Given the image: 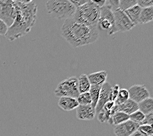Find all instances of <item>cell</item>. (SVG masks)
<instances>
[{
    "label": "cell",
    "instance_id": "cell-1",
    "mask_svg": "<svg viewBox=\"0 0 153 136\" xmlns=\"http://www.w3.org/2000/svg\"><path fill=\"white\" fill-rule=\"evenodd\" d=\"M16 15L13 24L8 28L5 37L13 41L30 32L35 23L37 6L32 2L24 4L20 2H14Z\"/></svg>",
    "mask_w": 153,
    "mask_h": 136
},
{
    "label": "cell",
    "instance_id": "cell-2",
    "mask_svg": "<svg viewBox=\"0 0 153 136\" xmlns=\"http://www.w3.org/2000/svg\"><path fill=\"white\" fill-rule=\"evenodd\" d=\"M61 35L74 48H78L97 41L99 38V32L97 27L80 23L70 18L63 23Z\"/></svg>",
    "mask_w": 153,
    "mask_h": 136
},
{
    "label": "cell",
    "instance_id": "cell-3",
    "mask_svg": "<svg viewBox=\"0 0 153 136\" xmlns=\"http://www.w3.org/2000/svg\"><path fill=\"white\" fill-rule=\"evenodd\" d=\"M100 13V7L99 6L92 2H88L76 8L72 18L80 23L97 27Z\"/></svg>",
    "mask_w": 153,
    "mask_h": 136
},
{
    "label": "cell",
    "instance_id": "cell-4",
    "mask_svg": "<svg viewBox=\"0 0 153 136\" xmlns=\"http://www.w3.org/2000/svg\"><path fill=\"white\" fill-rule=\"evenodd\" d=\"M46 7L50 15L58 19L72 18L76 9L68 0H48Z\"/></svg>",
    "mask_w": 153,
    "mask_h": 136
},
{
    "label": "cell",
    "instance_id": "cell-5",
    "mask_svg": "<svg viewBox=\"0 0 153 136\" xmlns=\"http://www.w3.org/2000/svg\"><path fill=\"white\" fill-rule=\"evenodd\" d=\"M54 94L56 97H72L77 98L79 92L78 79L76 77H71L62 80L58 84Z\"/></svg>",
    "mask_w": 153,
    "mask_h": 136
},
{
    "label": "cell",
    "instance_id": "cell-6",
    "mask_svg": "<svg viewBox=\"0 0 153 136\" xmlns=\"http://www.w3.org/2000/svg\"><path fill=\"white\" fill-rule=\"evenodd\" d=\"M98 26L102 30H108L110 35L115 34L114 11L110 6L104 5L100 7V17L97 26Z\"/></svg>",
    "mask_w": 153,
    "mask_h": 136
},
{
    "label": "cell",
    "instance_id": "cell-7",
    "mask_svg": "<svg viewBox=\"0 0 153 136\" xmlns=\"http://www.w3.org/2000/svg\"><path fill=\"white\" fill-rule=\"evenodd\" d=\"M113 11L115 20V33L128 32L136 26L121 9L118 8Z\"/></svg>",
    "mask_w": 153,
    "mask_h": 136
},
{
    "label": "cell",
    "instance_id": "cell-8",
    "mask_svg": "<svg viewBox=\"0 0 153 136\" xmlns=\"http://www.w3.org/2000/svg\"><path fill=\"white\" fill-rule=\"evenodd\" d=\"M140 124L128 120L114 126V131L116 136H130L137 131Z\"/></svg>",
    "mask_w": 153,
    "mask_h": 136
},
{
    "label": "cell",
    "instance_id": "cell-9",
    "mask_svg": "<svg viewBox=\"0 0 153 136\" xmlns=\"http://www.w3.org/2000/svg\"><path fill=\"white\" fill-rule=\"evenodd\" d=\"M129 98L136 103H140L149 97H150V92L145 86L142 84H134L128 90Z\"/></svg>",
    "mask_w": 153,
    "mask_h": 136
},
{
    "label": "cell",
    "instance_id": "cell-10",
    "mask_svg": "<svg viewBox=\"0 0 153 136\" xmlns=\"http://www.w3.org/2000/svg\"><path fill=\"white\" fill-rule=\"evenodd\" d=\"M16 12L14 5H5L0 3V19L9 27L13 23Z\"/></svg>",
    "mask_w": 153,
    "mask_h": 136
},
{
    "label": "cell",
    "instance_id": "cell-11",
    "mask_svg": "<svg viewBox=\"0 0 153 136\" xmlns=\"http://www.w3.org/2000/svg\"><path fill=\"white\" fill-rule=\"evenodd\" d=\"M111 86H112L111 84L108 82L104 83L102 85L100 92L99 98H98V103L95 108L96 114H98L99 113L101 110L103 109V107L105 103L110 100V95Z\"/></svg>",
    "mask_w": 153,
    "mask_h": 136
},
{
    "label": "cell",
    "instance_id": "cell-12",
    "mask_svg": "<svg viewBox=\"0 0 153 136\" xmlns=\"http://www.w3.org/2000/svg\"><path fill=\"white\" fill-rule=\"evenodd\" d=\"M76 109V117L81 120H92L96 115L95 109L91 105H79Z\"/></svg>",
    "mask_w": 153,
    "mask_h": 136
},
{
    "label": "cell",
    "instance_id": "cell-13",
    "mask_svg": "<svg viewBox=\"0 0 153 136\" xmlns=\"http://www.w3.org/2000/svg\"><path fill=\"white\" fill-rule=\"evenodd\" d=\"M58 106L65 111H71L79 106L77 99L72 97H61L58 101Z\"/></svg>",
    "mask_w": 153,
    "mask_h": 136
},
{
    "label": "cell",
    "instance_id": "cell-14",
    "mask_svg": "<svg viewBox=\"0 0 153 136\" xmlns=\"http://www.w3.org/2000/svg\"><path fill=\"white\" fill-rule=\"evenodd\" d=\"M87 76L91 85L102 86L104 83L106 82L108 73L105 71L102 70L91 73Z\"/></svg>",
    "mask_w": 153,
    "mask_h": 136
},
{
    "label": "cell",
    "instance_id": "cell-15",
    "mask_svg": "<svg viewBox=\"0 0 153 136\" xmlns=\"http://www.w3.org/2000/svg\"><path fill=\"white\" fill-rule=\"evenodd\" d=\"M117 111L123 112L128 115L139 110L137 103L130 100V98L125 102H124L123 104L117 105Z\"/></svg>",
    "mask_w": 153,
    "mask_h": 136
},
{
    "label": "cell",
    "instance_id": "cell-16",
    "mask_svg": "<svg viewBox=\"0 0 153 136\" xmlns=\"http://www.w3.org/2000/svg\"><path fill=\"white\" fill-rule=\"evenodd\" d=\"M141 9V7L137 4L124 11V12L126 14V16L129 18V19L132 21V23L135 26H136L138 24V20H139Z\"/></svg>",
    "mask_w": 153,
    "mask_h": 136
},
{
    "label": "cell",
    "instance_id": "cell-17",
    "mask_svg": "<svg viewBox=\"0 0 153 136\" xmlns=\"http://www.w3.org/2000/svg\"><path fill=\"white\" fill-rule=\"evenodd\" d=\"M153 20L152 6L142 8L140 16L138 20V24H145L151 23Z\"/></svg>",
    "mask_w": 153,
    "mask_h": 136
},
{
    "label": "cell",
    "instance_id": "cell-18",
    "mask_svg": "<svg viewBox=\"0 0 153 136\" xmlns=\"http://www.w3.org/2000/svg\"><path fill=\"white\" fill-rule=\"evenodd\" d=\"M78 84L79 94L89 92L90 88L91 86V84L87 75L85 74V73H83V74L80 75L78 79Z\"/></svg>",
    "mask_w": 153,
    "mask_h": 136
},
{
    "label": "cell",
    "instance_id": "cell-19",
    "mask_svg": "<svg viewBox=\"0 0 153 136\" xmlns=\"http://www.w3.org/2000/svg\"><path fill=\"white\" fill-rule=\"evenodd\" d=\"M138 109L145 115L153 113V100L149 97L141 102L138 103Z\"/></svg>",
    "mask_w": 153,
    "mask_h": 136
},
{
    "label": "cell",
    "instance_id": "cell-20",
    "mask_svg": "<svg viewBox=\"0 0 153 136\" xmlns=\"http://www.w3.org/2000/svg\"><path fill=\"white\" fill-rule=\"evenodd\" d=\"M129 120V115L127 114L121 112V111H117L114 114L110 120L108 121V123L112 126H116L121 124L124 122Z\"/></svg>",
    "mask_w": 153,
    "mask_h": 136
},
{
    "label": "cell",
    "instance_id": "cell-21",
    "mask_svg": "<svg viewBox=\"0 0 153 136\" xmlns=\"http://www.w3.org/2000/svg\"><path fill=\"white\" fill-rule=\"evenodd\" d=\"M101 86H102L99 85H91L89 91L91 98V105L94 109L96 108L98 98H99Z\"/></svg>",
    "mask_w": 153,
    "mask_h": 136
},
{
    "label": "cell",
    "instance_id": "cell-22",
    "mask_svg": "<svg viewBox=\"0 0 153 136\" xmlns=\"http://www.w3.org/2000/svg\"><path fill=\"white\" fill-rule=\"evenodd\" d=\"M129 99L128 90L126 89H120L119 93L115 101V104L117 105H121Z\"/></svg>",
    "mask_w": 153,
    "mask_h": 136
},
{
    "label": "cell",
    "instance_id": "cell-23",
    "mask_svg": "<svg viewBox=\"0 0 153 136\" xmlns=\"http://www.w3.org/2000/svg\"><path fill=\"white\" fill-rule=\"evenodd\" d=\"M76 99L79 105H88L91 104V98L89 92L80 93Z\"/></svg>",
    "mask_w": 153,
    "mask_h": 136
},
{
    "label": "cell",
    "instance_id": "cell-24",
    "mask_svg": "<svg viewBox=\"0 0 153 136\" xmlns=\"http://www.w3.org/2000/svg\"><path fill=\"white\" fill-rule=\"evenodd\" d=\"M145 117V115L140 111V110L135 111L134 113H132L129 115V120L133 121V122L139 124L141 125V122H143Z\"/></svg>",
    "mask_w": 153,
    "mask_h": 136
},
{
    "label": "cell",
    "instance_id": "cell-25",
    "mask_svg": "<svg viewBox=\"0 0 153 136\" xmlns=\"http://www.w3.org/2000/svg\"><path fill=\"white\" fill-rule=\"evenodd\" d=\"M137 4V0H119V8L124 11L130 7H132Z\"/></svg>",
    "mask_w": 153,
    "mask_h": 136
},
{
    "label": "cell",
    "instance_id": "cell-26",
    "mask_svg": "<svg viewBox=\"0 0 153 136\" xmlns=\"http://www.w3.org/2000/svg\"><path fill=\"white\" fill-rule=\"evenodd\" d=\"M111 118V113L110 111H105L102 109L101 111L98 113V119L100 122H106L110 120Z\"/></svg>",
    "mask_w": 153,
    "mask_h": 136
},
{
    "label": "cell",
    "instance_id": "cell-27",
    "mask_svg": "<svg viewBox=\"0 0 153 136\" xmlns=\"http://www.w3.org/2000/svg\"><path fill=\"white\" fill-rule=\"evenodd\" d=\"M137 130L141 131L148 136H152L153 135V128L152 125L149 124H141L138 127Z\"/></svg>",
    "mask_w": 153,
    "mask_h": 136
},
{
    "label": "cell",
    "instance_id": "cell-28",
    "mask_svg": "<svg viewBox=\"0 0 153 136\" xmlns=\"http://www.w3.org/2000/svg\"><path fill=\"white\" fill-rule=\"evenodd\" d=\"M119 86L118 84H115L113 86H111V91H110V100L109 101H115L119 91Z\"/></svg>",
    "mask_w": 153,
    "mask_h": 136
},
{
    "label": "cell",
    "instance_id": "cell-29",
    "mask_svg": "<svg viewBox=\"0 0 153 136\" xmlns=\"http://www.w3.org/2000/svg\"><path fill=\"white\" fill-rule=\"evenodd\" d=\"M137 5H140L141 8L152 6L153 0H137Z\"/></svg>",
    "mask_w": 153,
    "mask_h": 136
},
{
    "label": "cell",
    "instance_id": "cell-30",
    "mask_svg": "<svg viewBox=\"0 0 153 136\" xmlns=\"http://www.w3.org/2000/svg\"><path fill=\"white\" fill-rule=\"evenodd\" d=\"M119 0H106L105 5L110 6L113 11L119 8Z\"/></svg>",
    "mask_w": 153,
    "mask_h": 136
},
{
    "label": "cell",
    "instance_id": "cell-31",
    "mask_svg": "<svg viewBox=\"0 0 153 136\" xmlns=\"http://www.w3.org/2000/svg\"><path fill=\"white\" fill-rule=\"evenodd\" d=\"M152 122H153V113H151L145 115V119L141 124H149V125H152Z\"/></svg>",
    "mask_w": 153,
    "mask_h": 136
},
{
    "label": "cell",
    "instance_id": "cell-32",
    "mask_svg": "<svg viewBox=\"0 0 153 136\" xmlns=\"http://www.w3.org/2000/svg\"><path fill=\"white\" fill-rule=\"evenodd\" d=\"M8 26L2 20L0 19V35H5L8 30Z\"/></svg>",
    "mask_w": 153,
    "mask_h": 136
},
{
    "label": "cell",
    "instance_id": "cell-33",
    "mask_svg": "<svg viewBox=\"0 0 153 136\" xmlns=\"http://www.w3.org/2000/svg\"><path fill=\"white\" fill-rule=\"evenodd\" d=\"M68 1L70 3H71L72 4L76 7V8H78V7L83 5L87 2H88L87 0H68Z\"/></svg>",
    "mask_w": 153,
    "mask_h": 136
},
{
    "label": "cell",
    "instance_id": "cell-34",
    "mask_svg": "<svg viewBox=\"0 0 153 136\" xmlns=\"http://www.w3.org/2000/svg\"><path fill=\"white\" fill-rule=\"evenodd\" d=\"M115 105V101H108L106 103H105V105L103 107V109L105 111H110L111 110L114 109V107Z\"/></svg>",
    "mask_w": 153,
    "mask_h": 136
},
{
    "label": "cell",
    "instance_id": "cell-35",
    "mask_svg": "<svg viewBox=\"0 0 153 136\" xmlns=\"http://www.w3.org/2000/svg\"><path fill=\"white\" fill-rule=\"evenodd\" d=\"M14 2L15 0H0V3L5 5H13Z\"/></svg>",
    "mask_w": 153,
    "mask_h": 136
},
{
    "label": "cell",
    "instance_id": "cell-36",
    "mask_svg": "<svg viewBox=\"0 0 153 136\" xmlns=\"http://www.w3.org/2000/svg\"><path fill=\"white\" fill-rule=\"evenodd\" d=\"M130 136H148V135H145L143 133H141V132L139 130H137V131H135L132 135H131Z\"/></svg>",
    "mask_w": 153,
    "mask_h": 136
},
{
    "label": "cell",
    "instance_id": "cell-37",
    "mask_svg": "<svg viewBox=\"0 0 153 136\" xmlns=\"http://www.w3.org/2000/svg\"><path fill=\"white\" fill-rule=\"evenodd\" d=\"M33 0H19V2L24 3V4H28V3H32Z\"/></svg>",
    "mask_w": 153,
    "mask_h": 136
},
{
    "label": "cell",
    "instance_id": "cell-38",
    "mask_svg": "<svg viewBox=\"0 0 153 136\" xmlns=\"http://www.w3.org/2000/svg\"><path fill=\"white\" fill-rule=\"evenodd\" d=\"M15 1H16V2H19V0H15Z\"/></svg>",
    "mask_w": 153,
    "mask_h": 136
},
{
    "label": "cell",
    "instance_id": "cell-39",
    "mask_svg": "<svg viewBox=\"0 0 153 136\" xmlns=\"http://www.w3.org/2000/svg\"><path fill=\"white\" fill-rule=\"evenodd\" d=\"M87 1H88V2H91V0H87Z\"/></svg>",
    "mask_w": 153,
    "mask_h": 136
}]
</instances>
